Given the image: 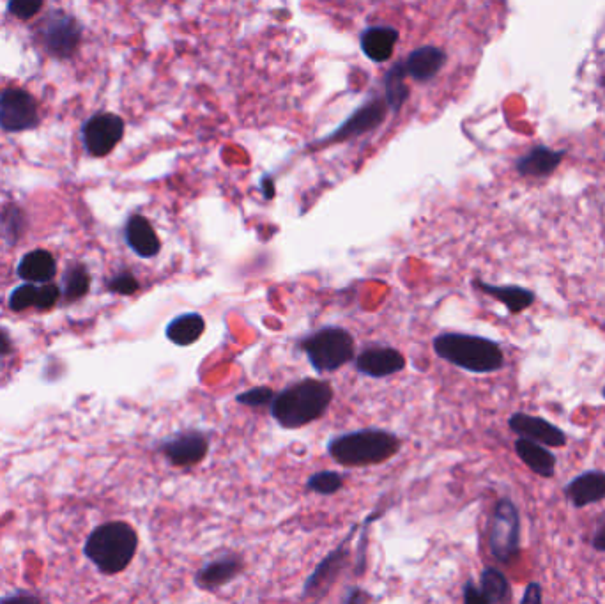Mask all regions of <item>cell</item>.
I'll return each mask as SVG.
<instances>
[{"label":"cell","mask_w":605,"mask_h":604,"mask_svg":"<svg viewBox=\"0 0 605 604\" xmlns=\"http://www.w3.org/2000/svg\"><path fill=\"white\" fill-rule=\"evenodd\" d=\"M331 401L333 388L328 381L307 378L292 383L276 394L273 403L269 404V410L278 426L299 429L322 419L330 410Z\"/></svg>","instance_id":"6da1fadb"},{"label":"cell","mask_w":605,"mask_h":604,"mask_svg":"<svg viewBox=\"0 0 605 604\" xmlns=\"http://www.w3.org/2000/svg\"><path fill=\"white\" fill-rule=\"evenodd\" d=\"M432 346L437 357L473 374H491L505 367V353L498 342L480 335L439 333Z\"/></svg>","instance_id":"7a4b0ae2"},{"label":"cell","mask_w":605,"mask_h":604,"mask_svg":"<svg viewBox=\"0 0 605 604\" xmlns=\"http://www.w3.org/2000/svg\"><path fill=\"white\" fill-rule=\"evenodd\" d=\"M399 438L384 429H360L340 434L328 442V452L347 468L383 465L400 452Z\"/></svg>","instance_id":"3957f363"},{"label":"cell","mask_w":605,"mask_h":604,"mask_svg":"<svg viewBox=\"0 0 605 604\" xmlns=\"http://www.w3.org/2000/svg\"><path fill=\"white\" fill-rule=\"evenodd\" d=\"M137 548L138 535L135 528L123 521H112L96 528L89 535L84 553L101 573L117 574L130 566Z\"/></svg>","instance_id":"277c9868"},{"label":"cell","mask_w":605,"mask_h":604,"mask_svg":"<svg viewBox=\"0 0 605 604\" xmlns=\"http://www.w3.org/2000/svg\"><path fill=\"white\" fill-rule=\"evenodd\" d=\"M299 348L319 374L338 371L354 358L353 335L340 326L315 330L299 342Z\"/></svg>","instance_id":"5b68a950"},{"label":"cell","mask_w":605,"mask_h":604,"mask_svg":"<svg viewBox=\"0 0 605 604\" xmlns=\"http://www.w3.org/2000/svg\"><path fill=\"white\" fill-rule=\"evenodd\" d=\"M489 548L503 566L514 564L521 555V514L510 498H501L494 507Z\"/></svg>","instance_id":"8992f818"},{"label":"cell","mask_w":605,"mask_h":604,"mask_svg":"<svg viewBox=\"0 0 605 604\" xmlns=\"http://www.w3.org/2000/svg\"><path fill=\"white\" fill-rule=\"evenodd\" d=\"M38 124V105L31 94L15 87L0 94V128L4 132H25Z\"/></svg>","instance_id":"52a82bcc"},{"label":"cell","mask_w":605,"mask_h":604,"mask_svg":"<svg viewBox=\"0 0 605 604\" xmlns=\"http://www.w3.org/2000/svg\"><path fill=\"white\" fill-rule=\"evenodd\" d=\"M211 438L204 431H183L170 436L160 443V452L167 457L170 465L177 468H190L206 459Z\"/></svg>","instance_id":"ba28073f"},{"label":"cell","mask_w":605,"mask_h":604,"mask_svg":"<svg viewBox=\"0 0 605 604\" xmlns=\"http://www.w3.org/2000/svg\"><path fill=\"white\" fill-rule=\"evenodd\" d=\"M85 149L92 156H107L121 142L124 121L115 114H98L84 124Z\"/></svg>","instance_id":"9c48e42d"},{"label":"cell","mask_w":605,"mask_h":604,"mask_svg":"<svg viewBox=\"0 0 605 604\" xmlns=\"http://www.w3.org/2000/svg\"><path fill=\"white\" fill-rule=\"evenodd\" d=\"M80 38H82V27L73 16L57 13L48 18L43 39H45L46 50L50 54L59 59H66L77 50Z\"/></svg>","instance_id":"30bf717a"},{"label":"cell","mask_w":605,"mask_h":604,"mask_svg":"<svg viewBox=\"0 0 605 604\" xmlns=\"http://www.w3.org/2000/svg\"><path fill=\"white\" fill-rule=\"evenodd\" d=\"M508 427L522 438H529L533 442L542 443L549 449H561L568 442L567 434L563 429L554 426L549 420L528 415V413H522V411L514 413L508 419Z\"/></svg>","instance_id":"8fae6325"},{"label":"cell","mask_w":605,"mask_h":604,"mask_svg":"<svg viewBox=\"0 0 605 604\" xmlns=\"http://www.w3.org/2000/svg\"><path fill=\"white\" fill-rule=\"evenodd\" d=\"M356 369L368 378H388L406 369V357L391 346H368L356 357Z\"/></svg>","instance_id":"7c38bea8"},{"label":"cell","mask_w":605,"mask_h":604,"mask_svg":"<svg viewBox=\"0 0 605 604\" xmlns=\"http://www.w3.org/2000/svg\"><path fill=\"white\" fill-rule=\"evenodd\" d=\"M243 569H245L243 557H239L236 553H227L200 567L199 573L195 576V585L202 590L220 589L230 581L236 580L239 574L243 573Z\"/></svg>","instance_id":"4fadbf2b"},{"label":"cell","mask_w":605,"mask_h":604,"mask_svg":"<svg viewBox=\"0 0 605 604\" xmlns=\"http://www.w3.org/2000/svg\"><path fill=\"white\" fill-rule=\"evenodd\" d=\"M565 495L577 509L605 500V472L590 470L581 473L565 486Z\"/></svg>","instance_id":"5bb4252c"},{"label":"cell","mask_w":605,"mask_h":604,"mask_svg":"<svg viewBox=\"0 0 605 604\" xmlns=\"http://www.w3.org/2000/svg\"><path fill=\"white\" fill-rule=\"evenodd\" d=\"M124 238L128 247L137 254L138 257L151 259L160 254L161 241L158 234L154 231L153 225L142 215H133L124 229Z\"/></svg>","instance_id":"9a60e30c"},{"label":"cell","mask_w":605,"mask_h":604,"mask_svg":"<svg viewBox=\"0 0 605 604\" xmlns=\"http://www.w3.org/2000/svg\"><path fill=\"white\" fill-rule=\"evenodd\" d=\"M515 452L521 459L524 465L528 466L529 470L537 473L544 479H551L556 473V456L552 454L549 447H545L542 443L533 442L529 438H522L515 442Z\"/></svg>","instance_id":"2e32d148"},{"label":"cell","mask_w":605,"mask_h":604,"mask_svg":"<svg viewBox=\"0 0 605 604\" xmlns=\"http://www.w3.org/2000/svg\"><path fill=\"white\" fill-rule=\"evenodd\" d=\"M399 36V31H395L391 27H384V25L370 27L361 34V50L370 61L379 62V64L390 61Z\"/></svg>","instance_id":"e0dca14e"},{"label":"cell","mask_w":605,"mask_h":604,"mask_svg":"<svg viewBox=\"0 0 605 604\" xmlns=\"http://www.w3.org/2000/svg\"><path fill=\"white\" fill-rule=\"evenodd\" d=\"M473 286L480 289L487 296H492L494 300L503 303L508 312L519 314L522 310H528L533 303L537 302V295L522 286H494L487 284L483 280H475Z\"/></svg>","instance_id":"ac0fdd59"},{"label":"cell","mask_w":605,"mask_h":604,"mask_svg":"<svg viewBox=\"0 0 605 604\" xmlns=\"http://www.w3.org/2000/svg\"><path fill=\"white\" fill-rule=\"evenodd\" d=\"M565 158V151H554V149L538 146L529 151L528 155L521 156L517 160V171L522 176H533V178H545L551 176L552 172L560 167Z\"/></svg>","instance_id":"d6986e66"},{"label":"cell","mask_w":605,"mask_h":604,"mask_svg":"<svg viewBox=\"0 0 605 604\" xmlns=\"http://www.w3.org/2000/svg\"><path fill=\"white\" fill-rule=\"evenodd\" d=\"M347 544H342L338 550L330 553L328 557L322 560L319 567L315 569L312 576L308 578L303 589L305 597H321L326 592V587L330 585V581L337 576L338 571L344 566L345 557H347Z\"/></svg>","instance_id":"ffe728a7"},{"label":"cell","mask_w":605,"mask_h":604,"mask_svg":"<svg viewBox=\"0 0 605 604\" xmlns=\"http://www.w3.org/2000/svg\"><path fill=\"white\" fill-rule=\"evenodd\" d=\"M446 55L441 48L423 47L414 50L413 54L407 57L406 73L411 77L427 82L430 78L436 77L441 68L445 66Z\"/></svg>","instance_id":"44dd1931"},{"label":"cell","mask_w":605,"mask_h":604,"mask_svg":"<svg viewBox=\"0 0 605 604\" xmlns=\"http://www.w3.org/2000/svg\"><path fill=\"white\" fill-rule=\"evenodd\" d=\"M206 332V321L199 312H186L170 321L167 326V339L176 346H192Z\"/></svg>","instance_id":"7402d4cb"},{"label":"cell","mask_w":605,"mask_h":604,"mask_svg":"<svg viewBox=\"0 0 605 604\" xmlns=\"http://www.w3.org/2000/svg\"><path fill=\"white\" fill-rule=\"evenodd\" d=\"M57 272V264L50 252L46 250H32L27 256H23L18 264V275L27 282L41 284L54 279Z\"/></svg>","instance_id":"603a6c76"},{"label":"cell","mask_w":605,"mask_h":604,"mask_svg":"<svg viewBox=\"0 0 605 604\" xmlns=\"http://www.w3.org/2000/svg\"><path fill=\"white\" fill-rule=\"evenodd\" d=\"M480 590L485 597V604L506 603L512 596L510 583L506 580L505 574L501 573L496 567H485L482 576H480Z\"/></svg>","instance_id":"cb8c5ba5"},{"label":"cell","mask_w":605,"mask_h":604,"mask_svg":"<svg viewBox=\"0 0 605 604\" xmlns=\"http://www.w3.org/2000/svg\"><path fill=\"white\" fill-rule=\"evenodd\" d=\"M91 287V275L87 272V268L82 264H77L73 268H69L64 275V286H62V296L68 302H75L78 298L87 295Z\"/></svg>","instance_id":"d4e9b609"},{"label":"cell","mask_w":605,"mask_h":604,"mask_svg":"<svg viewBox=\"0 0 605 604\" xmlns=\"http://www.w3.org/2000/svg\"><path fill=\"white\" fill-rule=\"evenodd\" d=\"M383 117V105L374 103V105H370V107H367V109L358 112V114L351 119V123L347 124V126H344L338 135H345V137H349V135H353V133L365 132L367 128H372V126H376L377 123H381V121H383Z\"/></svg>","instance_id":"484cf974"},{"label":"cell","mask_w":605,"mask_h":604,"mask_svg":"<svg viewBox=\"0 0 605 604\" xmlns=\"http://www.w3.org/2000/svg\"><path fill=\"white\" fill-rule=\"evenodd\" d=\"M344 482L345 479L342 473L324 470V472L314 473L308 479L307 489L308 491H314L317 495L331 496L344 488Z\"/></svg>","instance_id":"4316f807"},{"label":"cell","mask_w":605,"mask_h":604,"mask_svg":"<svg viewBox=\"0 0 605 604\" xmlns=\"http://www.w3.org/2000/svg\"><path fill=\"white\" fill-rule=\"evenodd\" d=\"M404 75H406V66L397 64L391 68L386 78V86H388V105L391 109H400V105L406 101L407 98V87L404 86Z\"/></svg>","instance_id":"83f0119b"},{"label":"cell","mask_w":605,"mask_h":604,"mask_svg":"<svg viewBox=\"0 0 605 604\" xmlns=\"http://www.w3.org/2000/svg\"><path fill=\"white\" fill-rule=\"evenodd\" d=\"M36 303H38V286H34V282L16 287L15 291L9 296V307L15 312H22V310L29 309Z\"/></svg>","instance_id":"f1b7e54d"},{"label":"cell","mask_w":605,"mask_h":604,"mask_svg":"<svg viewBox=\"0 0 605 604\" xmlns=\"http://www.w3.org/2000/svg\"><path fill=\"white\" fill-rule=\"evenodd\" d=\"M273 399H275V392L269 387H253L236 395V403L250 408H264L273 403Z\"/></svg>","instance_id":"f546056e"},{"label":"cell","mask_w":605,"mask_h":604,"mask_svg":"<svg viewBox=\"0 0 605 604\" xmlns=\"http://www.w3.org/2000/svg\"><path fill=\"white\" fill-rule=\"evenodd\" d=\"M108 291L115 295L131 296L140 289L137 277L131 272H121L107 282Z\"/></svg>","instance_id":"4dcf8cb0"},{"label":"cell","mask_w":605,"mask_h":604,"mask_svg":"<svg viewBox=\"0 0 605 604\" xmlns=\"http://www.w3.org/2000/svg\"><path fill=\"white\" fill-rule=\"evenodd\" d=\"M45 0H9V13L20 18V20H29L38 13Z\"/></svg>","instance_id":"1f68e13d"},{"label":"cell","mask_w":605,"mask_h":604,"mask_svg":"<svg viewBox=\"0 0 605 604\" xmlns=\"http://www.w3.org/2000/svg\"><path fill=\"white\" fill-rule=\"evenodd\" d=\"M61 295V287L55 286V284H45V286H39L38 303H36V307L43 310L50 309V307H54L55 303L59 302Z\"/></svg>","instance_id":"d6a6232c"},{"label":"cell","mask_w":605,"mask_h":604,"mask_svg":"<svg viewBox=\"0 0 605 604\" xmlns=\"http://www.w3.org/2000/svg\"><path fill=\"white\" fill-rule=\"evenodd\" d=\"M464 601L468 604H485L482 590H480V587L473 580H469L464 585Z\"/></svg>","instance_id":"836d02e7"},{"label":"cell","mask_w":605,"mask_h":604,"mask_svg":"<svg viewBox=\"0 0 605 604\" xmlns=\"http://www.w3.org/2000/svg\"><path fill=\"white\" fill-rule=\"evenodd\" d=\"M522 603H535L540 604L544 601V596H542V587L538 585V583H529L526 590H524V596L521 599Z\"/></svg>","instance_id":"e575fe53"},{"label":"cell","mask_w":605,"mask_h":604,"mask_svg":"<svg viewBox=\"0 0 605 604\" xmlns=\"http://www.w3.org/2000/svg\"><path fill=\"white\" fill-rule=\"evenodd\" d=\"M591 546H593V550L600 551V553H605V519L604 523L598 527L597 532L593 535V539H591Z\"/></svg>","instance_id":"d590c367"},{"label":"cell","mask_w":605,"mask_h":604,"mask_svg":"<svg viewBox=\"0 0 605 604\" xmlns=\"http://www.w3.org/2000/svg\"><path fill=\"white\" fill-rule=\"evenodd\" d=\"M11 349H13V344H11V339H9L8 332H4V330H0V357H6L11 353Z\"/></svg>","instance_id":"8d00e7d4"},{"label":"cell","mask_w":605,"mask_h":604,"mask_svg":"<svg viewBox=\"0 0 605 604\" xmlns=\"http://www.w3.org/2000/svg\"><path fill=\"white\" fill-rule=\"evenodd\" d=\"M264 190H266V199H271L273 194H275V190H273V183L269 181V178L264 179Z\"/></svg>","instance_id":"74e56055"},{"label":"cell","mask_w":605,"mask_h":604,"mask_svg":"<svg viewBox=\"0 0 605 604\" xmlns=\"http://www.w3.org/2000/svg\"><path fill=\"white\" fill-rule=\"evenodd\" d=\"M361 599H363V596H361V590H354V594L345 597V603H353V601H361Z\"/></svg>","instance_id":"f35d334b"},{"label":"cell","mask_w":605,"mask_h":604,"mask_svg":"<svg viewBox=\"0 0 605 604\" xmlns=\"http://www.w3.org/2000/svg\"><path fill=\"white\" fill-rule=\"evenodd\" d=\"M602 395H604V399H605V385H604V388H602Z\"/></svg>","instance_id":"ab89813d"}]
</instances>
